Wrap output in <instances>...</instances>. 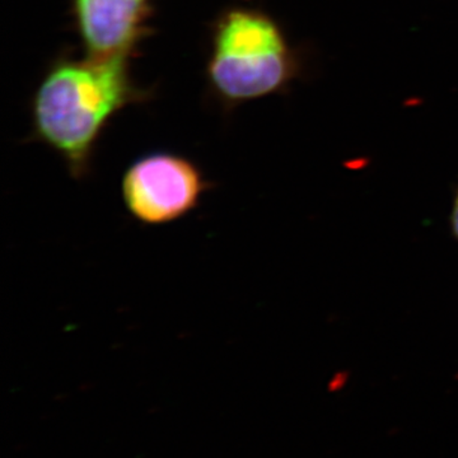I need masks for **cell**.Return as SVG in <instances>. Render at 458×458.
<instances>
[{
	"mask_svg": "<svg viewBox=\"0 0 458 458\" xmlns=\"http://www.w3.org/2000/svg\"><path fill=\"white\" fill-rule=\"evenodd\" d=\"M129 60L63 54L33 93L32 140L56 153L72 179L83 181L92 174L99 140L111 120L152 98L132 80Z\"/></svg>",
	"mask_w": 458,
	"mask_h": 458,
	"instance_id": "1",
	"label": "cell"
},
{
	"mask_svg": "<svg viewBox=\"0 0 458 458\" xmlns=\"http://www.w3.org/2000/svg\"><path fill=\"white\" fill-rule=\"evenodd\" d=\"M298 72L297 55L269 14L233 5L214 21L207 81L223 106L283 92Z\"/></svg>",
	"mask_w": 458,
	"mask_h": 458,
	"instance_id": "2",
	"label": "cell"
},
{
	"mask_svg": "<svg viewBox=\"0 0 458 458\" xmlns=\"http://www.w3.org/2000/svg\"><path fill=\"white\" fill-rule=\"evenodd\" d=\"M212 188L200 165L171 150H152L123 171L126 212L143 225H171L194 212Z\"/></svg>",
	"mask_w": 458,
	"mask_h": 458,
	"instance_id": "3",
	"label": "cell"
},
{
	"mask_svg": "<svg viewBox=\"0 0 458 458\" xmlns=\"http://www.w3.org/2000/svg\"><path fill=\"white\" fill-rule=\"evenodd\" d=\"M155 0H71V14L87 55L131 57L152 33Z\"/></svg>",
	"mask_w": 458,
	"mask_h": 458,
	"instance_id": "4",
	"label": "cell"
},
{
	"mask_svg": "<svg viewBox=\"0 0 458 458\" xmlns=\"http://www.w3.org/2000/svg\"><path fill=\"white\" fill-rule=\"evenodd\" d=\"M451 225L452 231H454V234L458 240V190L456 198H454V208H452Z\"/></svg>",
	"mask_w": 458,
	"mask_h": 458,
	"instance_id": "5",
	"label": "cell"
}]
</instances>
